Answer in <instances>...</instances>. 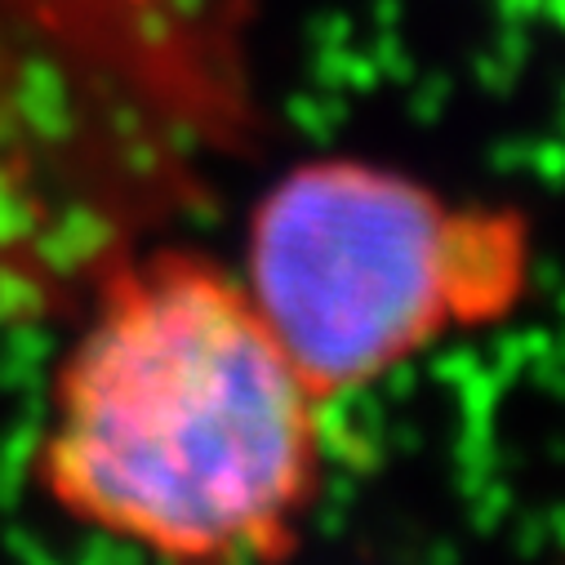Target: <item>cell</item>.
<instances>
[{
	"instance_id": "7a4b0ae2",
	"label": "cell",
	"mask_w": 565,
	"mask_h": 565,
	"mask_svg": "<svg viewBox=\"0 0 565 565\" xmlns=\"http://www.w3.org/2000/svg\"><path fill=\"white\" fill-rule=\"evenodd\" d=\"M232 267L303 379L339 405L503 326L530 295L534 241L516 210L446 196L383 161L312 157L258 192Z\"/></svg>"
},
{
	"instance_id": "6da1fadb",
	"label": "cell",
	"mask_w": 565,
	"mask_h": 565,
	"mask_svg": "<svg viewBox=\"0 0 565 565\" xmlns=\"http://www.w3.org/2000/svg\"><path fill=\"white\" fill-rule=\"evenodd\" d=\"M330 409L232 263L125 245L63 312L28 490L143 565H286L326 503Z\"/></svg>"
}]
</instances>
